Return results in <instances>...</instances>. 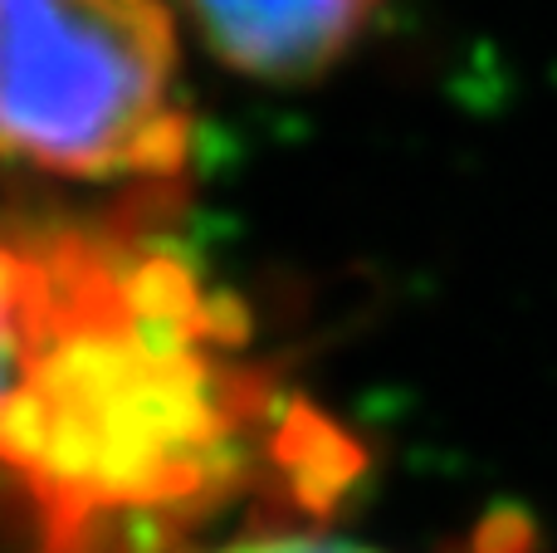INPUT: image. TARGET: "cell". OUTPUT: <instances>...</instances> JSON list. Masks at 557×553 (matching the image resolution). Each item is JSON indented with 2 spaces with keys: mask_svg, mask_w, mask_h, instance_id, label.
<instances>
[{
  "mask_svg": "<svg viewBox=\"0 0 557 553\" xmlns=\"http://www.w3.org/2000/svg\"><path fill=\"white\" fill-rule=\"evenodd\" d=\"M176 10L231 74L313 84L362 45L382 0H176Z\"/></svg>",
  "mask_w": 557,
  "mask_h": 553,
  "instance_id": "cell-3",
  "label": "cell"
},
{
  "mask_svg": "<svg viewBox=\"0 0 557 553\" xmlns=\"http://www.w3.org/2000/svg\"><path fill=\"white\" fill-rule=\"evenodd\" d=\"M39 274V225H0V382L25 333L29 294Z\"/></svg>",
  "mask_w": 557,
  "mask_h": 553,
  "instance_id": "cell-4",
  "label": "cell"
},
{
  "mask_svg": "<svg viewBox=\"0 0 557 553\" xmlns=\"http://www.w3.org/2000/svg\"><path fill=\"white\" fill-rule=\"evenodd\" d=\"M191 147L176 0H0V172L176 182Z\"/></svg>",
  "mask_w": 557,
  "mask_h": 553,
  "instance_id": "cell-2",
  "label": "cell"
},
{
  "mask_svg": "<svg viewBox=\"0 0 557 553\" xmlns=\"http://www.w3.org/2000/svg\"><path fill=\"white\" fill-rule=\"evenodd\" d=\"M352 446L255 368L250 329L186 255L94 225L39 231L0 382V486L39 553H196L264 470L323 500Z\"/></svg>",
  "mask_w": 557,
  "mask_h": 553,
  "instance_id": "cell-1",
  "label": "cell"
},
{
  "mask_svg": "<svg viewBox=\"0 0 557 553\" xmlns=\"http://www.w3.org/2000/svg\"><path fill=\"white\" fill-rule=\"evenodd\" d=\"M196 553H386V549L362 544V539L337 534V529H323V525L284 519V525H255L245 534H231L221 544H206Z\"/></svg>",
  "mask_w": 557,
  "mask_h": 553,
  "instance_id": "cell-5",
  "label": "cell"
}]
</instances>
